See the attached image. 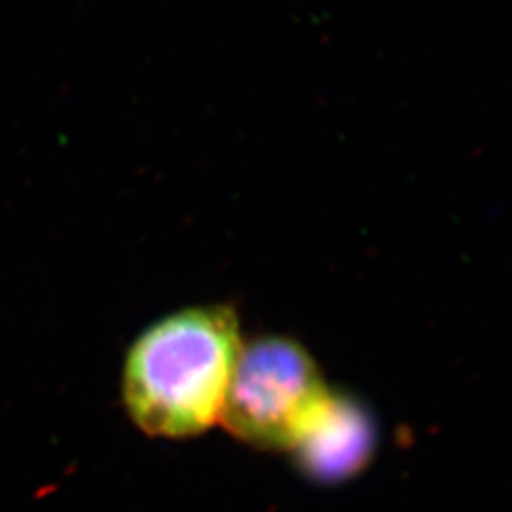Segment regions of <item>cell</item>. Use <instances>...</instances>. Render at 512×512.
<instances>
[{
    "label": "cell",
    "mask_w": 512,
    "mask_h": 512,
    "mask_svg": "<svg viewBox=\"0 0 512 512\" xmlns=\"http://www.w3.org/2000/svg\"><path fill=\"white\" fill-rule=\"evenodd\" d=\"M241 344L236 315L196 308L169 315L141 334L124 366V403L148 435L203 433L220 412Z\"/></svg>",
    "instance_id": "obj_1"
},
{
    "label": "cell",
    "mask_w": 512,
    "mask_h": 512,
    "mask_svg": "<svg viewBox=\"0 0 512 512\" xmlns=\"http://www.w3.org/2000/svg\"><path fill=\"white\" fill-rule=\"evenodd\" d=\"M329 397L306 349L264 338L239 351L220 420L258 448L293 450Z\"/></svg>",
    "instance_id": "obj_2"
},
{
    "label": "cell",
    "mask_w": 512,
    "mask_h": 512,
    "mask_svg": "<svg viewBox=\"0 0 512 512\" xmlns=\"http://www.w3.org/2000/svg\"><path fill=\"white\" fill-rule=\"evenodd\" d=\"M374 446V427L357 403L330 393L293 450L313 478L340 480L365 465Z\"/></svg>",
    "instance_id": "obj_3"
}]
</instances>
